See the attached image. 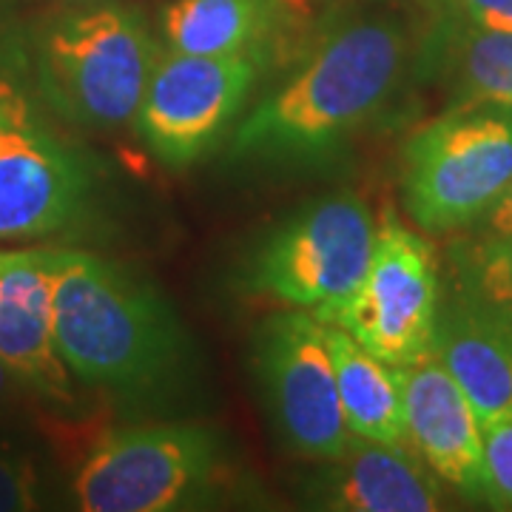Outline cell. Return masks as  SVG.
<instances>
[{
  "mask_svg": "<svg viewBox=\"0 0 512 512\" xmlns=\"http://www.w3.org/2000/svg\"><path fill=\"white\" fill-rule=\"evenodd\" d=\"M416 69L410 29L396 15L330 26L296 72L234 128L231 160L313 165L370 126Z\"/></svg>",
  "mask_w": 512,
  "mask_h": 512,
  "instance_id": "cell-1",
  "label": "cell"
},
{
  "mask_svg": "<svg viewBox=\"0 0 512 512\" xmlns=\"http://www.w3.org/2000/svg\"><path fill=\"white\" fill-rule=\"evenodd\" d=\"M55 342L77 382L151 399L180 382L191 339L151 279L106 256L52 248Z\"/></svg>",
  "mask_w": 512,
  "mask_h": 512,
  "instance_id": "cell-2",
  "label": "cell"
},
{
  "mask_svg": "<svg viewBox=\"0 0 512 512\" xmlns=\"http://www.w3.org/2000/svg\"><path fill=\"white\" fill-rule=\"evenodd\" d=\"M163 43L146 15L117 0H86L32 32V83L46 109L86 131L131 126Z\"/></svg>",
  "mask_w": 512,
  "mask_h": 512,
  "instance_id": "cell-3",
  "label": "cell"
},
{
  "mask_svg": "<svg viewBox=\"0 0 512 512\" xmlns=\"http://www.w3.org/2000/svg\"><path fill=\"white\" fill-rule=\"evenodd\" d=\"M510 183L512 106H450L404 143V211L427 234L476 228Z\"/></svg>",
  "mask_w": 512,
  "mask_h": 512,
  "instance_id": "cell-4",
  "label": "cell"
},
{
  "mask_svg": "<svg viewBox=\"0 0 512 512\" xmlns=\"http://www.w3.org/2000/svg\"><path fill=\"white\" fill-rule=\"evenodd\" d=\"M228 476L217 430L165 421L114 430L97 441L74 476L86 512L200 510L217 501Z\"/></svg>",
  "mask_w": 512,
  "mask_h": 512,
  "instance_id": "cell-5",
  "label": "cell"
},
{
  "mask_svg": "<svg viewBox=\"0 0 512 512\" xmlns=\"http://www.w3.org/2000/svg\"><path fill=\"white\" fill-rule=\"evenodd\" d=\"M376 231L359 194H322L262 237L245 265V288L299 311L336 305L362 282Z\"/></svg>",
  "mask_w": 512,
  "mask_h": 512,
  "instance_id": "cell-6",
  "label": "cell"
},
{
  "mask_svg": "<svg viewBox=\"0 0 512 512\" xmlns=\"http://www.w3.org/2000/svg\"><path fill=\"white\" fill-rule=\"evenodd\" d=\"M23 69L0 97V239L66 231L83 217L100 180L92 154L40 117Z\"/></svg>",
  "mask_w": 512,
  "mask_h": 512,
  "instance_id": "cell-7",
  "label": "cell"
},
{
  "mask_svg": "<svg viewBox=\"0 0 512 512\" xmlns=\"http://www.w3.org/2000/svg\"><path fill=\"white\" fill-rule=\"evenodd\" d=\"M441 305L439 262L424 239L387 214L362 282L336 305L313 311L342 328L387 365H410L430 353Z\"/></svg>",
  "mask_w": 512,
  "mask_h": 512,
  "instance_id": "cell-8",
  "label": "cell"
},
{
  "mask_svg": "<svg viewBox=\"0 0 512 512\" xmlns=\"http://www.w3.org/2000/svg\"><path fill=\"white\" fill-rule=\"evenodd\" d=\"M254 370L265 413L291 453L311 461L345 453L353 433L339 402L328 325L316 313L288 308L265 319L254 339Z\"/></svg>",
  "mask_w": 512,
  "mask_h": 512,
  "instance_id": "cell-9",
  "label": "cell"
},
{
  "mask_svg": "<svg viewBox=\"0 0 512 512\" xmlns=\"http://www.w3.org/2000/svg\"><path fill=\"white\" fill-rule=\"evenodd\" d=\"M262 60L163 49L134 117L140 140L165 168L180 171L200 163L237 123Z\"/></svg>",
  "mask_w": 512,
  "mask_h": 512,
  "instance_id": "cell-10",
  "label": "cell"
},
{
  "mask_svg": "<svg viewBox=\"0 0 512 512\" xmlns=\"http://www.w3.org/2000/svg\"><path fill=\"white\" fill-rule=\"evenodd\" d=\"M52 248L0 251V362L60 413H77V390L55 342Z\"/></svg>",
  "mask_w": 512,
  "mask_h": 512,
  "instance_id": "cell-11",
  "label": "cell"
},
{
  "mask_svg": "<svg viewBox=\"0 0 512 512\" xmlns=\"http://www.w3.org/2000/svg\"><path fill=\"white\" fill-rule=\"evenodd\" d=\"M402 384L407 444L433 476L467 501L490 504L484 436L476 410L433 353L396 367Z\"/></svg>",
  "mask_w": 512,
  "mask_h": 512,
  "instance_id": "cell-12",
  "label": "cell"
},
{
  "mask_svg": "<svg viewBox=\"0 0 512 512\" xmlns=\"http://www.w3.org/2000/svg\"><path fill=\"white\" fill-rule=\"evenodd\" d=\"M308 478L305 504L333 512L444 510L441 481L410 444L350 436L345 453Z\"/></svg>",
  "mask_w": 512,
  "mask_h": 512,
  "instance_id": "cell-13",
  "label": "cell"
},
{
  "mask_svg": "<svg viewBox=\"0 0 512 512\" xmlns=\"http://www.w3.org/2000/svg\"><path fill=\"white\" fill-rule=\"evenodd\" d=\"M430 353L461 387L481 427L512 419V345L461 296L439 305Z\"/></svg>",
  "mask_w": 512,
  "mask_h": 512,
  "instance_id": "cell-14",
  "label": "cell"
},
{
  "mask_svg": "<svg viewBox=\"0 0 512 512\" xmlns=\"http://www.w3.org/2000/svg\"><path fill=\"white\" fill-rule=\"evenodd\" d=\"M279 0H174L160 15L163 49L265 57L285 23Z\"/></svg>",
  "mask_w": 512,
  "mask_h": 512,
  "instance_id": "cell-15",
  "label": "cell"
},
{
  "mask_svg": "<svg viewBox=\"0 0 512 512\" xmlns=\"http://www.w3.org/2000/svg\"><path fill=\"white\" fill-rule=\"evenodd\" d=\"M416 69L439 77L450 106H512V32L433 23L421 40Z\"/></svg>",
  "mask_w": 512,
  "mask_h": 512,
  "instance_id": "cell-16",
  "label": "cell"
},
{
  "mask_svg": "<svg viewBox=\"0 0 512 512\" xmlns=\"http://www.w3.org/2000/svg\"><path fill=\"white\" fill-rule=\"evenodd\" d=\"M339 402L350 433L382 444H407L402 384L396 367L362 348L350 333L328 325Z\"/></svg>",
  "mask_w": 512,
  "mask_h": 512,
  "instance_id": "cell-17",
  "label": "cell"
},
{
  "mask_svg": "<svg viewBox=\"0 0 512 512\" xmlns=\"http://www.w3.org/2000/svg\"><path fill=\"white\" fill-rule=\"evenodd\" d=\"M456 296L487 311H512V231H473L450 245Z\"/></svg>",
  "mask_w": 512,
  "mask_h": 512,
  "instance_id": "cell-18",
  "label": "cell"
},
{
  "mask_svg": "<svg viewBox=\"0 0 512 512\" xmlns=\"http://www.w3.org/2000/svg\"><path fill=\"white\" fill-rule=\"evenodd\" d=\"M40 507V473L35 461L0 439V512Z\"/></svg>",
  "mask_w": 512,
  "mask_h": 512,
  "instance_id": "cell-19",
  "label": "cell"
},
{
  "mask_svg": "<svg viewBox=\"0 0 512 512\" xmlns=\"http://www.w3.org/2000/svg\"><path fill=\"white\" fill-rule=\"evenodd\" d=\"M484 436V473L490 487V507L512 510V419L490 421Z\"/></svg>",
  "mask_w": 512,
  "mask_h": 512,
  "instance_id": "cell-20",
  "label": "cell"
},
{
  "mask_svg": "<svg viewBox=\"0 0 512 512\" xmlns=\"http://www.w3.org/2000/svg\"><path fill=\"white\" fill-rule=\"evenodd\" d=\"M433 23L512 32V0H427Z\"/></svg>",
  "mask_w": 512,
  "mask_h": 512,
  "instance_id": "cell-21",
  "label": "cell"
},
{
  "mask_svg": "<svg viewBox=\"0 0 512 512\" xmlns=\"http://www.w3.org/2000/svg\"><path fill=\"white\" fill-rule=\"evenodd\" d=\"M26 399H35V393L0 362V421L9 419L12 413H18V407Z\"/></svg>",
  "mask_w": 512,
  "mask_h": 512,
  "instance_id": "cell-22",
  "label": "cell"
},
{
  "mask_svg": "<svg viewBox=\"0 0 512 512\" xmlns=\"http://www.w3.org/2000/svg\"><path fill=\"white\" fill-rule=\"evenodd\" d=\"M473 231H512V183Z\"/></svg>",
  "mask_w": 512,
  "mask_h": 512,
  "instance_id": "cell-23",
  "label": "cell"
},
{
  "mask_svg": "<svg viewBox=\"0 0 512 512\" xmlns=\"http://www.w3.org/2000/svg\"><path fill=\"white\" fill-rule=\"evenodd\" d=\"M23 57H20L18 49H12V55L0 57V97L6 94V89H9V83L15 80V74L23 69Z\"/></svg>",
  "mask_w": 512,
  "mask_h": 512,
  "instance_id": "cell-24",
  "label": "cell"
},
{
  "mask_svg": "<svg viewBox=\"0 0 512 512\" xmlns=\"http://www.w3.org/2000/svg\"><path fill=\"white\" fill-rule=\"evenodd\" d=\"M478 311L484 313L495 328L504 333V339L512 345V311H487V308H478Z\"/></svg>",
  "mask_w": 512,
  "mask_h": 512,
  "instance_id": "cell-25",
  "label": "cell"
},
{
  "mask_svg": "<svg viewBox=\"0 0 512 512\" xmlns=\"http://www.w3.org/2000/svg\"><path fill=\"white\" fill-rule=\"evenodd\" d=\"M311 3L313 0H279V6L293 15V18H308L311 15Z\"/></svg>",
  "mask_w": 512,
  "mask_h": 512,
  "instance_id": "cell-26",
  "label": "cell"
}]
</instances>
